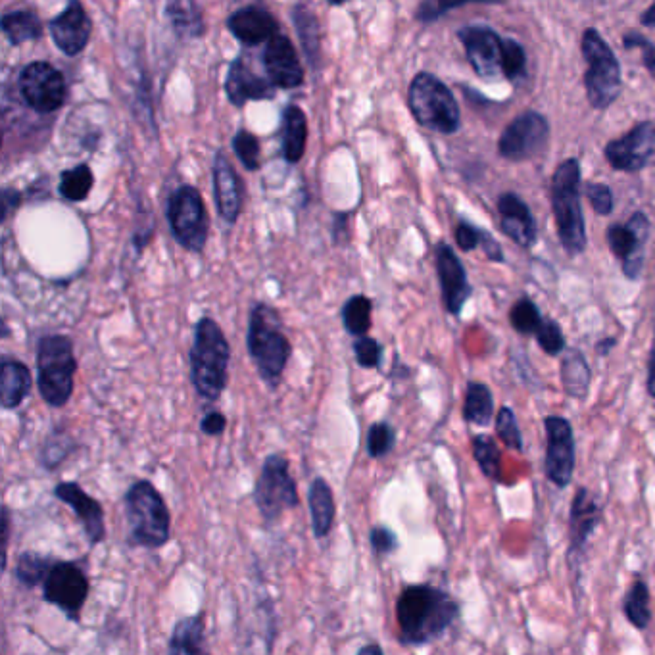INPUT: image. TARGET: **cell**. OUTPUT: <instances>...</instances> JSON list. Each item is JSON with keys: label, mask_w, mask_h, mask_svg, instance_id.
<instances>
[{"label": "cell", "mask_w": 655, "mask_h": 655, "mask_svg": "<svg viewBox=\"0 0 655 655\" xmlns=\"http://www.w3.org/2000/svg\"><path fill=\"white\" fill-rule=\"evenodd\" d=\"M460 617V604L444 590L431 584L404 588L396 602L400 642L423 646L440 638Z\"/></svg>", "instance_id": "obj_1"}, {"label": "cell", "mask_w": 655, "mask_h": 655, "mask_svg": "<svg viewBox=\"0 0 655 655\" xmlns=\"http://www.w3.org/2000/svg\"><path fill=\"white\" fill-rule=\"evenodd\" d=\"M248 352L269 389H277L281 375L289 364L292 346L283 333L281 317L267 304H258L248 321Z\"/></svg>", "instance_id": "obj_2"}, {"label": "cell", "mask_w": 655, "mask_h": 655, "mask_svg": "<svg viewBox=\"0 0 655 655\" xmlns=\"http://www.w3.org/2000/svg\"><path fill=\"white\" fill-rule=\"evenodd\" d=\"M231 350L218 323L202 317L196 323L195 344L191 350V377L196 392L204 400H218L227 387Z\"/></svg>", "instance_id": "obj_3"}, {"label": "cell", "mask_w": 655, "mask_h": 655, "mask_svg": "<svg viewBox=\"0 0 655 655\" xmlns=\"http://www.w3.org/2000/svg\"><path fill=\"white\" fill-rule=\"evenodd\" d=\"M552 210L565 252L571 256L583 254L588 239L581 208V164L577 158L561 162L552 177Z\"/></svg>", "instance_id": "obj_4"}, {"label": "cell", "mask_w": 655, "mask_h": 655, "mask_svg": "<svg viewBox=\"0 0 655 655\" xmlns=\"http://www.w3.org/2000/svg\"><path fill=\"white\" fill-rule=\"evenodd\" d=\"M408 104L413 118L425 129L452 135L460 129L461 114L452 91L429 72L417 73L410 83Z\"/></svg>", "instance_id": "obj_5"}, {"label": "cell", "mask_w": 655, "mask_h": 655, "mask_svg": "<svg viewBox=\"0 0 655 655\" xmlns=\"http://www.w3.org/2000/svg\"><path fill=\"white\" fill-rule=\"evenodd\" d=\"M583 56L588 64L584 73L588 102L596 110H607L623 91L619 60L594 27L584 31Z\"/></svg>", "instance_id": "obj_6"}, {"label": "cell", "mask_w": 655, "mask_h": 655, "mask_svg": "<svg viewBox=\"0 0 655 655\" xmlns=\"http://www.w3.org/2000/svg\"><path fill=\"white\" fill-rule=\"evenodd\" d=\"M77 362L72 340L62 335L43 337L37 348V385L43 400L52 408L68 404L73 392Z\"/></svg>", "instance_id": "obj_7"}, {"label": "cell", "mask_w": 655, "mask_h": 655, "mask_svg": "<svg viewBox=\"0 0 655 655\" xmlns=\"http://www.w3.org/2000/svg\"><path fill=\"white\" fill-rule=\"evenodd\" d=\"M127 521L133 540L146 548H160L170 540V511L162 494L148 481H137L125 494Z\"/></svg>", "instance_id": "obj_8"}, {"label": "cell", "mask_w": 655, "mask_h": 655, "mask_svg": "<svg viewBox=\"0 0 655 655\" xmlns=\"http://www.w3.org/2000/svg\"><path fill=\"white\" fill-rule=\"evenodd\" d=\"M171 235L191 252H202L208 239V212L195 187L181 185L168 202Z\"/></svg>", "instance_id": "obj_9"}, {"label": "cell", "mask_w": 655, "mask_h": 655, "mask_svg": "<svg viewBox=\"0 0 655 655\" xmlns=\"http://www.w3.org/2000/svg\"><path fill=\"white\" fill-rule=\"evenodd\" d=\"M254 500L266 521H273L283 511L298 506V490L289 473L287 458L279 454L266 458L254 490Z\"/></svg>", "instance_id": "obj_10"}, {"label": "cell", "mask_w": 655, "mask_h": 655, "mask_svg": "<svg viewBox=\"0 0 655 655\" xmlns=\"http://www.w3.org/2000/svg\"><path fill=\"white\" fill-rule=\"evenodd\" d=\"M544 429H546L544 473L552 485L567 488L573 481L575 463H577L573 427L565 417L550 415L544 419Z\"/></svg>", "instance_id": "obj_11"}, {"label": "cell", "mask_w": 655, "mask_h": 655, "mask_svg": "<svg viewBox=\"0 0 655 655\" xmlns=\"http://www.w3.org/2000/svg\"><path fill=\"white\" fill-rule=\"evenodd\" d=\"M550 137V123L534 110L519 114L502 131L498 141V154L510 162H525L538 156Z\"/></svg>", "instance_id": "obj_12"}, {"label": "cell", "mask_w": 655, "mask_h": 655, "mask_svg": "<svg viewBox=\"0 0 655 655\" xmlns=\"http://www.w3.org/2000/svg\"><path fill=\"white\" fill-rule=\"evenodd\" d=\"M20 93L29 108L39 114H50L64 106L68 89L66 79L49 62H33L20 75Z\"/></svg>", "instance_id": "obj_13"}, {"label": "cell", "mask_w": 655, "mask_h": 655, "mask_svg": "<svg viewBox=\"0 0 655 655\" xmlns=\"http://www.w3.org/2000/svg\"><path fill=\"white\" fill-rule=\"evenodd\" d=\"M650 219L636 212L625 225H611L607 229V244L611 252L621 260L623 273L629 279H638L644 267V250L650 237Z\"/></svg>", "instance_id": "obj_14"}, {"label": "cell", "mask_w": 655, "mask_h": 655, "mask_svg": "<svg viewBox=\"0 0 655 655\" xmlns=\"http://www.w3.org/2000/svg\"><path fill=\"white\" fill-rule=\"evenodd\" d=\"M458 39L465 49V56L471 68L486 81H494L502 73L504 60V39L486 25L461 27Z\"/></svg>", "instance_id": "obj_15"}, {"label": "cell", "mask_w": 655, "mask_h": 655, "mask_svg": "<svg viewBox=\"0 0 655 655\" xmlns=\"http://www.w3.org/2000/svg\"><path fill=\"white\" fill-rule=\"evenodd\" d=\"M45 600L62 609L70 619H79L81 607L89 594V583L85 573L70 561H60L50 567L45 579Z\"/></svg>", "instance_id": "obj_16"}, {"label": "cell", "mask_w": 655, "mask_h": 655, "mask_svg": "<svg viewBox=\"0 0 655 655\" xmlns=\"http://www.w3.org/2000/svg\"><path fill=\"white\" fill-rule=\"evenodd\" d=\"M604 152L613 170L627 173L644 170L655 152V123L634 125L627 135L607 143Z\"/></svg>", "instance_id": "obj_17"}, {"label": "cell", "mask_w": 655, "mask_h": 655, "mask_svg": "<svg viewBox=\"0 0 655 655\" xmlns=\"http://www.w3.org/2000/svg\"><path fill=\"white\" fill-rule=\"evenodd\" d=\"M435 262H437L438 281L442 289V300L448 314L458 316L471 296V285L467 281L465 267L446 243H438L435 248Z\"/></svg>", "instance_id": "obj_18"}, {"label": "cell", "mask_w": 655, "mask_h": 655, "mask_svg": "<svg viewBox=\"0 0 655 655\" xmlns=\"http://www.w3.org/2000/svg\"><path fill=\"white\" fill-rule=\"evenodd\" d=\"M50 35L56 47L66 56H77L89 45L93 24L81 2L73 0L49 22Z\"/></svg>", "instance_id": "obj_19"}, {"label": "cell", "mask_w": 655, "mask_h": 655, "mask_svg": "<svg viewBox=\"0 0 655 655\" xmlns=\"http://www.w3.org/2000/svg\"><path fill=\"white\" fill-rule=\"evenodd\" d=\"M264 68L273 87L296 89L304 83V68L298 60V54L292 47L291 39L281 33L267 43Z\"/></svg>", "instance_id": "obj_20"}, {"label": "cell", "mask_w": 655, "mask_h": 655, "mask_svg": "<svg viewBox=\"0 0 655 655\" xmlns=\"http://www.w3.org/2000/svg\"><path fill=\"white\" fill-rule=\"evenodd\" d=\"M229 31L248 47L269 43L279 35V24L266 6L250 4L235 10L227 20Z\"/></svg>", "instance_id": "obj_21"}, {"label": "cell", "mask_w": 655, "mask_h": 655, "mask_svg": "<svg viewBox=\"0 0 655 655\" xmlns=\"http://www.w3.org/2000/svg\"><path fill=\"white\" fill-rule=\"evenodd\" d=\"M54 494L58 500L68 504L79 521L85 527V533L91 544H98L106 536L104 527V511L95 498H91L77 483H60L54 488Z\"/></svg>", "instance_id": "obj_22"}, {"label": "cell", "mask_w": 655, "mask_h": 655, "mask_svg": "<svg viewBox=\"0 0 655 655\" xmlns=\"http://www.w3.org/2000/svg\"><path fill=\"white\" fill-rule=\"evenodd\" d=\"M214 196L219 216L233 225L243 210V187L237 171L223 152H218L214 158Z\"/></svg>", "instance_id": "obj_23"}, {"label": "cell", "mask_w": 655, "mask_h": 655, "mask_svg": "<svg viewBox=\"0 0 655 655\" xmlns=\"http://www.w3.org/2000/svg\"><path fill=\"white\" fill-rule=\"evenodd\" d=\"M500 227L513 243L521 248H533L536 243V223L527 202L515 193H506L498 200Z\"/></svg>", "instance_id": "obj_24"}, {"label": "cell", "mask_w": 655, "mask_h": 655, "mask_svg": "<svg viewBox=\"0 0 655 655\" xmlns=\"http://www.w3.org/2000/svg\"><path fill=\"white\" fill-rule=\"evenodd\" d=\"M602 517V510L598 506V502L594 500L592 492L581 486L575 492V498L571 502V513H569V552L573 554H581L586 548L588 538L594 533V529L598 527Z\"/></svg>", "instance_id": "obj_25"}, {"label": "cell", "mask_w": 655, "mask_h": 655, "mask_svg": "<svg viewBox=\"0 0 655 655\" xmlns=\"http://www.w3.org/2000/svg\"><path fill=\"white\" fill-rule=\"evenodd\" d=\"M275 87L271 85L269 79L260 77L258 73L244 62L243 58H237L229 73H227V81H225V93L231 104H235L237 108L244 106L248 100H266V98L273 97Z\"/></svg>", "instance_id": "obj_26"}, {"label": "cell", "mask_w": 655, "mask_h": 655, "mask_svg": "<svg viewBox=\"0 0 655 655\" xmlns=\"http://www.w3.org/2000/svg\"><path fill=\"white\" fill-rule=\"evenodd\" d=\"M31 390V375L27 365L6 358L0 369V400L6 410L18 408Z\"/></svg>", "instance_id": "obj_27"}, {"label": "cell", "mask_w": 655, "mask_h": 655, "mask_svg": "<svg viewBox=\"0 0 655 655\" xmlns=\"http://www.w3.org/2000/svg\"><path fill=\"white\" fill-rule=\"evenodd\" d=\"M306 141H308V120L304 112L291 104L285 108L283 114V156L287 162L296 164L302 160L306 152Z\"/></svg>", "instance_id": "obj_28"}, {"label": "cell", "mask_w": 655, "mask_h": 655, "mask_svg": "<svg viewBox=\"0 0 655 655\" xmlns=\"http://www.w3.org/2000/svg\"><path fill=\"white\" fill-rule=\"evenodd\" d=\"M559 375H561V385L565 392L571 396V398H579L583 400L588 394V389H590V367L586 364L583 354L577 352V350H567L561 358V369H559Z\"/></svg>", "instance_id": "obj_29"}, {"label": "cell", "mask_w": 655, "mask_h": 655, "mask_svg": "<svg viewBox=\"0 0 655 655\" xmlns=\"http://www.w3.org/2000/svg\"><path fill=\"white\" fill-rule=\"evenodd\" d=\"M308 502L312 511L314 533L317 538L327 536L335 521V500H333V490L327 485V481L316 479L312 483L308 492Z\"/></svg>", "instance_id": "obj_30"}, {"label": "cell", "mask_w": 655, "mask_h": 655, "mask_svg": "<svg viewBox=\"0 0 655 655\" xmlns=\"http://www.w3.org/2000/svg\"><path fill=\"white\" fill-rule=\"evenodd\" d=\"M168 655H210L204 648L202 617H187L175 625Z\"/></svg>", "instance_id": "obj_31"}, {"label": "cell", "mask_w": 655, "mask_h": 655, "mask_svg": "<svg viewBox=\"0 0 655 655\" xmlns=\"http://www.w3.org/2000/svg\"><path fill=\"white\" fill-rule=\"evenodd\" d=\"M2 31L14 47L43 37V22L31 10H16L2 16Z\"/></svg>", "instance_id": "obj_32"}, {"label": "cell", "mask_w": 655, "mask_h": 655, "mask_svg": "<svg viewBox=\"0 0 655 655\" xmlns=\"http://www.w3.org/2000/svg\"><path fill=\"white\" fill-rule=\"evenodd\" d=\"M166 14L177 35L185 39H198L204 33L202 8L191 0H173L166 6Z\"/></svg>", "instance_id": "obj_33"}, {"label": "cell", "mask_w": 655, "mask_h": 655, "mask_svg": "<svg viewBox=\"0 0 655 655\" xmlns=\"http://www.w3.org/2000/svg\"><path fill=\"white\" fill-rule=\"evenodd\" d=\"M292 22L298 31V37L302 41V47H304V52H306L312 68H317V62L321 58V31H319L316 14L308 6L296 4L292 8Z\"/></svg>", "instance_id": "obj_34"}, {"label": "cell", "mask_w": 655, "mask_h": 655, "mask_svg": "<svg viewBox=\"0 0 655 655\" xmlns=\"http://www.w3.org/2000/svg\"><path fill=\"white\" fill-rule=\"evenodd\" d=\"M463 417L467 423H473L477 427L490 425L494 417V398L490 389L483 383H469L465 390V402H463Z\"/></svg>", "instance_id": "obj_35"}, {"label": "cell", "mask_w": 655, "mask_h": 655, "mask_svg": "<svg viewBox=\"0 0 655 655\" xmlns=\"http://www.w3.org/2000/svg\"><path fill=\"white\" fill-rule=\"evenodd\" d=\"M650 600H652L650 588L642 579H636L623 598V613L627 621L638 631H646L652 623Z\"/></svg>", "instance_id": "obj_36"}, {"label": "cell", "mask_w": 655, "mask_h": 655, "mask_svg": "<svg viewBox=\"0 0 655 655\" xmlns=\"http://www.w3.org/2000/svg\"><path fill=\"white\" fill-rule=\"evenodd\" d=\"M95 183V175L87 164L75 166L72 170H66L60 175V195L70 202H81L85 200Z\"/></svg>", "instance_id": "obj_37"}, {"label": "cell", "mask_w": 655, "mask_h": 655, "mask_svg": "<svg viewBox=\"0 0 655 655\" xmlns=\"http://www.w3.org/2000/svg\"><path fill=\"white\" fill-rule=\"evenodd\" d=\"M371 310H373V304L367 296H352L344 308H342V323L346 327V331L354 337H365V333L369 331L371 327Z\"/></svg>", "instance_id": "obj_38"}, {"label": "cell", "mask_w": 655, "mask_h": 655, "mask_svg": "<svg viewBox=\"0 0 655 655\" xmlns=\"http://www.w3.org/2000/svg\"><path fill=\"white\" fill-rule=\"evenodd\" d=\"M471 448H473V458L481 467L486 479L500 481L502 458H500V450H498V444L494 442V438H490L488 435H477L471 440Z\"/></svg>", "instance_id": "obj_39"}, {"label": "cell", "mask_w": 655, "mask_h": 655, "mask_svg": "<svg viewBox=\"0 0 655 655\" xmlns=\"http://www.w3.org/2000/svg\"><path fill=\"white\" fill-rule=\"evenodd\" d=\"M510 321L511 327L521 333V335H531V333H536L538 327L542 325V316H540V310L536 308L531 298H521L513 304L510 312Z\"/></svg>", "instance_id": "obj_40"}, {"label": "cell", "mask_w": 655, "mask_h": 655, "mask_svg": "<svg viewBox=\"0 0 655 655\" xmlns=\"http://www.w3.org/2000/svg\"><path fill=\"white\" fill-rule=\"evenodd\" d=\"M502 73L513 83L527 77V52L513 39H504Z\"/></svg>", "instance_id": "obj_41"}, {"label": "cell", "mask_w": 655, "mask_h": 655, "mask_svg": "<svg viewBox=\"0 0 655 655\" xmlns=\"http://www.w3.org/2000/svg\"><path fill=\"white\" fill-rule=\"evenodd\" d=\"M49 559L43 558V556H37V554H24L20 561H18V569H16V575L22 583L27 584V586H35V584L41 583L47 579L50 571Z\"/></svg>", "instance_id": "obj_42"}, {"label": "cell", "mask_w": 655, "mask_h": 655, "mask_svg": "<svg viewBox=\"0 0 655 655\" xmlns=\"http://www.w3.org/2000/svg\"><path fill=\"white\" fill-rule=\"evenodd\" d=\"M233 150L246 170H260V141L246 129L233 137Z\"/></svg>", "instance_id": "obj_43"}, {"label": "cell", "mask_w": 655, "mask_h": 655, "mask_svg": "<svg viewBox=\"0 0 655 655\" xmlns=\"http://www.w3.org/2000/svg\"><path fill=\"white\" fill-rule=\"evenodd\" d=\"M496 433L510 450L523 452V435L519 431L515 413L508 406L500 408V412L496 415Z\"/></svg>", "instance_id": "obj_44"}, {"label": "cell", "mask_w": 655, "mask_h": 655, "mask_svg": "<svg viewBox=\"0 0 655 655\" xmlns=\"http://www.w3.org/2000/svg\"><path fill=\"white\" fill-rule=\"evenodd\" d=\"M394 442H396V435L389 423L385 421L375 423L367 431V454L371 458H383L394 448Z\"/></svg>", "instance_id": "obj_45"}, {"label": "cell", "mask_w": 655, "mask_h": 655, "mask_svg": "<svg viewBox=\"0 0 655 655\" xmlns=\"http://www.w3.org/2000/svg\"><path fill=\"white\" fill-rule=\"evenodd\" d=\"M538 346L548 354V356H558L565 348V339H563V331L554 319H544L542 325L538 327V331L534 333Z\"/></svg>", "instance_id": "obj_46"}, {"label": "cell", "mask_w": 655, "mask_h": 655, "mask_svg": "<svg viewBox=\"0 0 655 655\" xmlns=\"http://www.w3.org/2000/svg\"><path fill=\"white\" fill-rule=\"evenodd\" d=\"M354 352H356L358 364L362 365V367H379L381 365L383 348L375 339L360 337L354 342Z\"/></svg>", "instance_id": "obj_47"}, {"label": "cell", "mask_w": 655, "mask_h": 655, "mask_svg": "<svg viewBox=\"0 0 655 655\" xmlns=\"http://www.w3.org/2000/svg\"><path fill=\"white\" fill-rule=\"evenodd\" d=\"M623 45H625V49H642V60H644V66H646V70L650 72V75L654 77L655 79V45L650 41V39H646L642 33H638V31H631V33H627L625 37H623Z\"/></svg>", "instance_id": "obj_48"}, {"label": "cell", "mask_w": 655, "mask_h": 655, "mask_svg": "<svg viewBox=\"0 0 655 655\" xmlns=\"http://www.w3.org/2000/svg\"><path fill=\"white\" fill-rule=\"evenodd\" d=\"M586 196L596 214L609 216L613 212V193L604 183H590L586 187Z\"/></svg>", "instance_id": "obj_49"}, {"label": "cell", "mask_w": 655, "mask_h": 655, "mask_svg": "<svg viewBox=\"0 0 655 655\" xmlns=\"http://www.w3.org/2000/svg\"><path fill=\"white\" fill-rule=\"evenodd\" d=\"M465 6V2H423L419 8H417V14L415 18L423 24H431L435 22L438 18H442L448 10H456V8H461Z\"/></svg>", "instance_id": "obj_50"}, {"label": "cell", "mask_w": 655, "mask_h": 655, "mask_svg": "<svg viewBox=\"0 0 655 655\" xmlns=\"http://www.w3.org/2000/svg\"><path fill=\"white\" fill-rule=\"evenodd\" d=\"M483 237H485V231L483 229H477L473 223L463 221V219L458 223L456 243H458L461 250H465V252L475 250L479 244L483 243Z\"/></svg>", "instance_id": "obj_51"}, {"label": "cell", "mask_w": 655, "mask_h": 655, "mask_svg": "<svg viewBox=\"0 0 655 655\" xmlns=\"http://www.w3.org/2000/svg\"><path fill=\"white\" fill-rule=\"evenodd\" d=\"M371 544L379 554H392L398 548V538L385 527H375L371 531Z\"/></svg>", "instance_id": "obj_52"}, {"label": "cell", "mask_w": 655, "mask_h": 655, "mask_svg": "<svg viewBox=\"0 0 655 655\" xmlns=\"http://www.w3.org/2000/svg\"><path fill=\"white\" fill-rule=\"evenodd\" d=\"M225 417L219 412H210L208 415H204L202 423H200V429L204 435H210V437H216V435H221L225 431Z\"/></svg>", "instance_id": "obj_53"}, {"label": "cell", "mask_w": 655, "mask_h": 655, "mask_svg": "<svg viewBox=\"0 0 655 655\" xmlns=\"http://www.w3.org/2000/svg\"><path fill=\"white\" fill-rule=\"evenodd\" d=\"M483 250H485L486 256L494 262H504V252L500 248V244L496 243V239L485 231V237H483Z\"/></svg>", "instance_id": "obj_54"}, {"label": "cell", "mask_w": 655, "mask_h": 655, "mask_svg": "<svg viewBox=\"0 0 655 655\" xmlns=\"http://www.w3.org/2000/svg\"><path fill=\"white\" fill-rule=\"evenodd\" d=\"M2 204H4V208H2V216L6 218L14 208H18L20 206V193L16 191V189H4V193H2Z\"/></svg>", "instance_id": "obj_55"}, {"label": "cell", "mask_w": 655, "mask_h": 655, "mask_svg": "<svg viewBox=\"0 0 655 655\" xmlns=\"http://www.w3.org/2000/svg\"><path fill=\"white\" fill-rule=\"evenodd\" d=\"M648 392L655 400V346L652 350V358H650V371H648Z\"/></svg>", "instance_id": "obj_56"}, {"label": "cell", "mask_w": 655, "mask_h": 655, "mask_svg": "<svg viewBox=\"0 0 655 655\" xmlns=\"http://www.w3.org/2000/svg\"><path fill=\"white\" fill-rule=\"evenodd\" d=\"M640 24L644 25V27H655V2L642 14Z\"/></svg>", "instance_id": "obj_57"}, {"label": "cell", "mask_w": 655, "mask_h": 655, "mask_svg": "<svg viewBox=\"0 0 655 655\" xmlns=\"http://www.w3.org/2000/svg\"><path fill=\"white\" fill-rule=\"evenodd\" d=\"M615 344H617V340L615 339L602 340V342H598L596 350H598L602 356H606V354H609V350H611Z\"/></svg>", "instance_id": "obj_58"}, {"label": "cell", "mask_w": 655, "mask_h": 655, "mask_svg": "<svg viewBox=\"0 0 655 655\" xmlns=\"http://www.w3.org/2000/svg\"><path fill=\"white\" fill-rule=\"evenodd\" d=\"M358 655H383V650L377 644H369V646H364Z\"/></svg>", "instance_id": "obj_59"}]
</instances>
